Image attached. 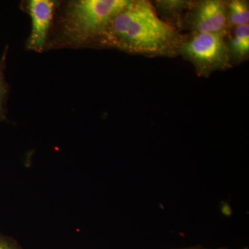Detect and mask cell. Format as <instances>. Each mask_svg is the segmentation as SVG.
I'll use <instances>...</instances> for the list:
<instances>
[{
	"mask_svg": "<svg viewBox=\"0 0 249 249\" xmlns=\"http://www.w3.org/2000/svg\"><path fill=\"white\" fill-rule=\"evenodd\" d=\"M226 249V248H219V249Z\"/></svg>",
	"mask_w": 249,
	"mask_h": 249,
	"instance_id": "8fae6325",
	"label": "cell"
},
{
	"mask_svg": "<svg viewBox=\"0 0 249 249\" xmlns=\"http://www.w3.org/2000/svg\"><path fill=\"white\" fill-rule=\"evenodd\" d=\"M5 57L0 62V121L5 119L4 104L8 92V86L4 75Z\"/></svg>",
	"mask_w": 249,
	"mask_h": 249,
	"instance_id": "ba28073f",
	"label": "cell"
},
{
	"mask_svg": "<svg viewBox=\"0 0 249 249\" xmlns=\"http://www.w3.org/2000/svg\"><path fill=\"white\" fill-rule=\"evenodd\" d=\"M230 55L234 58H245L249 53V25L240 26L234 29L233 36L231 37L229 47Z\"/></svg>",
	"mask_w": 249,
	"mask_h": 249,
	"instance_id": "8992f818",
	"label": "cell"
},
{
	"mask_svg": "<svg viewBox=\"0 0 249 249\" xmlns=\"http://www.w3.org/2000/svg\"><path fill=\"white\" fill-rule=\"evenodd\" d=\"M54 7L55 3L49 0H31L28 3L32 28L27 47L31 50L40 52L45 47Z\"/></svg>",
	"mask_w": 249,
	"mask_h": 249,
	"instance_id": "5b68a950",
	"label": "cell"
},
{
	"mask_svg": "<svg viewBox=\"0 0 249 249\" xmlns=\"http://www.w3.org/2000/svg\"><path fill=\"white\" fill-rule=\"evenodd\" d=\"M229 24L234 27L249 24V9L248 3L242 0H233L227 4Z\"/></svg>",
	"mask_w": 249,
	"mask_h": 249,
	"instance_id": "52a82bcc",
	"label": "cell"
},
{
	"mask_svg": "<svg viewBox=\"0 0 249 249\" xmlns=\"http://www.w3.org/2000/svg\"><path fill=\"white\" fill-rule=\"evenodd\" d=\"M222 34L193 33L189 38L181 41L178 51L202 75L229 67L230 52Z\"/></svg>",
	"mask_w": 249,
	"mask_h": 249,
	"instance_id": "3957f363",
	"label": "cell"
},
{
	"mask_svg": "<svg viewBox=\"0 0 249 249\" xmlns=\"http://www.w3.org/2000/svg\"><path fill=\"white\" fill-rule=\"evenodd\" d=\"M100 38L120 50L150 56L175 53L181 41L175 27L159 17L152 4L144 0L129 1Z\"/></svg>",
	"mask_w": 249,
	"mask_h": 249,
	"instance_id": "6da1fadb",
	"label": "cell"
},
{
	"mask_svg": "<svg viewBox=\"0 0 249 249\" xmlns=\"http://www.w3.org/2000/svg\"><path fill=\"white\" fill-rule=\"evenodd\" d=\"M209 249L204 248L203 247H188V248H182V249Z\"/></svg>",
	"mask_w": 249,
	"mask_h": 249,
	"instance_id": "30bf717a",
	"label": "cell"
},
{
	"mask_svg": "<svg viewBox=\"0 0 249 249\" xmlns=\"http://www.w3.org/2000/svg\"><path fill=\"white\" fill-rule=\"evenodd\" d=\"M0 249H20L14 242L0 235Z\"/></svg>",
	"mask_w": 249,
	"mask_h": 249,
	"instance_id": "9c48e42d",
	"label": "cell"
},
{
	"mask_svg": "<svg viewBox=\"0 0 249 249\" xmlns=\"http://www.w3.org/2000/svg\"><path fill=\"white\" fill-rule=\"evenodd\" d=\"M192 26L196 33L225 36L229 26L227 3L219 0L202 1L195 10Z\"/></svg>",
	"mask_w": 249,
	"mask_h": 249,
	"instance_id": "277c9868",
	"label": "cell"
},
{
	"mask_svg": "<svg viewBox=\"0 0 249 249\" xmlns=\"http://www.w3.org/2000/svg\"><path fill=\"white\" fill-rule=\"evenodd\" d=\"M128 0H80L67 9L65 29L74 42H83L102 35L113 18L129 3Z\"/></svg>",
	"mask_w": 249,
	"mask_h": 249,
	"instance_id": "7a4b0ae2",
	"label": "cell"
}]
</instances>
